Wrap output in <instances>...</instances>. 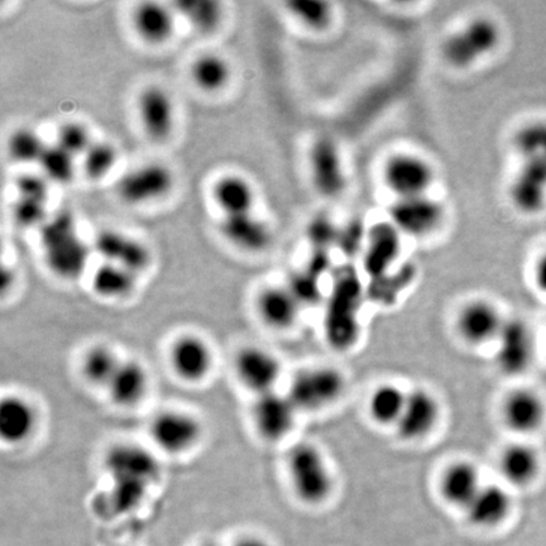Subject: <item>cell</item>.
I'll list each match as a JSON object with an SVG mask.
<instances>
[{"instance_id": "1", "label": "cell", "mask_w": 546, "mask_h": 546, "mask_svg": "<svg viewBox=\"0 0 546 546\" xmlns=\"http://www.w3.org/2000/svg\"><path fill=\"white\" fill-rule=\"evenodd\" d=\"M290 480L295 495L306 505H320L334 490V477L322 450L301 443L290 450L287 458Z\"/></svg>"}, {"instance_id": "2", "label": "cell", "mask_w": 546, "mask_h": 546, "mask_svg": "<svg viewBox=\"0 0 546 546\" xmlns=\"http://www.w3.org/2000/svg\"><path fill=\"white\" fill-rule=\"evenodd\" d=\"M500 40L497 23L491 18L478 17L448 36L440 52L450 67L466 70L495 51Z\"/></svg>"}, {"instance_id": "3", "label": "cell", "mask_w": 546, "mask_h": 546, "mask_svg": "<svg viewBox=\"0 0 546 546\" xmlns=\"http://www.w3.org/2000/svg\"><path fill=\"white\" fill-rule=\"evenodd\" d=\"M108 472L116 482L118 495L136 500L160 474L152 454L134 444H119L107 454Z\"/></svg>"}, {"instance_id": "4", "label": "cell", "mask_w": 546, "mask_h": 546, "mask_svg": "<svg viewBox=\"0 0 546 546\" xmlns=\"http://www.w3.org/2000/svg\"><path fill=\"white\" fill-rule=\"evenodd\" d=\"M346 385V377L337 368L310 367L292 377L287 396L299 411H318L335 404Z\"/></svg>"}, {"instance_id": "5", "label": "cell", "mask_w": 546, "mask_h": 546, "mask_svg": "<svg viewBox=\"0 0 546 546\" xmlns=\"http://www.w3.org/2000/svg\"><path fill=\"white\" fill-rule=\"evenodd\" d=\"M203 424L193 414L182 410H164L152 419V442L162 452L181 455L193 450L203 439Z\"/></svg>"}, {"instance_id": "6", "label": "cell", "mask_w": 546, "mask_h": 546, "mask_svg": "<svg viewBox=\"0 0 546 546\" xmlns=\"http://www.w3.org/2000/svg\"><path fill=\"white\" fill-rule=\"evenodd\" d=\"M434 180L433 166L413 153H397L383 166V181L397 199L428 195Z\"/></svg>"}, {"instance_id": "7", "label": "cell", "mask_w": 546, "mask_h": 546, "mask_svg": "<svg viewBox=\"0 0 546 546\" xmlns=\"http://www.w3.org/2000/svg\"><path fill=\"white\" fill-rule=\"evenodd\" d=\"M174 174L161 162H148L128 171L117 184V193L124 203H151L169 194L174 186Z\"/></svg>"}, {"instance_id": "8", "label": "cell", "mask_w": 546, "mask_h": 546, "mask_svg": "<svg viewBox=\"0 0 546 546\" xmlns=\"http://www.w3.org/2000/svg\"><path fill=\"white\" fill-rule=\"evenodd\" d=\"M444 217L443 204L429 195L397 199L390 208L391 223L397 231L415 238H423L438 231Z\"/></svg>"}, {"instance_id": "9", "label": "cell", "mask_w": 546, "mask_h": 546, "mask_svg": "<svg viewBox=\"0 0 546 546\" xmlns=\"http://www.w3.org/2000/svg\"><path fill=\"white\" fill-rule=\"evenodd\" d=\"M442 407L433 392L416 387L407 392L406 404L395 426L396 433L405 442H418L437 428Z\"/></svg>"}, {"instance_id": "10", "label": "cell", "mask_w": 546, "mask_h": 546, "mask_svg": "<svg viewBox=\"0 0 546 546\" xmlns=\"http://www.w3.org/2000/svg\"><path fill=\"white\" fill-rule=\"evenodd\" d=\"M298 413L290 397L275 390L257 396L252 416L258 434L263 439L280 442L294 430Z\"/></svg>"}, {"instance_id": "11", "label": "cell", "mask_w": 546, "mask_h": 546, "mask_svg": "<svg viewBox=\"0 0 546 546\" xmlns=\"http://www.w3.org/2000/svg\"><path fill=\"white\" fill-rule=\"evenodd\" d=\"M234 370L242 385L258 396L275 391L282 368L279 358L272 352L248 346L242 348L234 358Z\"/></svg>"}, {"instance_id": "12", "label": "cell", "mask_w": 546, "mask_h": 546, "mask_svg": "<svg viewBox=\"0 0 546 546\" xmlns=\"http://www.w3.org/2000/svg\"><path fill=\"white\" fill-rule=\"evenodd\" d=\"M500 311L491 301L474 299L462 306L457 315V332L468 346L480 347L493 342L504 327Z\"/></svg>"}, {"instance_id": "13", "label": "cell", "mask_w": 546, "mask_h": 546, "mask_svg": "<svg viewBox=\"0 0 546 546\" xmlns=\"http://www.w3.org/2000/svg\"><path fill=\"white\" fill-rule=\"evenodd\" d=\"M496 363L506 375L528 370L534 354V340L528 325L520 319L505 320L496 339Z\"/></svg>"}, {"instance_id": "14", "label": "cell", "mask_w": 546, "mask_h": 546, "mask_svg": "<svg viewBox=\"0 0 546 546\" xmlns=\"http://www.w3.org/2000/svg\"><path fill=\"white\" fill-rule=\"evenodd\" d=\"M170 364L181 380L198 383L204 381L212 372L214 354L207 340L196 334H185L172 344Z\"/></svg>"}, {"instance_id": "15", "label": "cell", "mask_w": 546, "mask_h": 546, "mask_svg": "<svg viewBox=\"0 0 546 546\" xmlns=\"http://www.w3.org/2000/svg\"><path fill=\"white\" fill-rule=\"evenodd\" d=\"M143 129L153 141H165L175 126V104L169 91L158 85L142 90L137 102Z\"/></svg>"}, {"instance_id": "16", "label": "cell", "mask_w": 546, "mask_h": 546, "mask_svg": "<svg viewBox=\"0 0 546 546\" xmlns=\"http://www.w3.org/2000/svg\"><path fill=\"white\" fill-rule=\"evenodd\" d=\"M510 198L514 207L524 214H536L546 203V157L524 160L512 182Z\"/></svg>"}, {"instance_id": "17", "label": "cell", "mask_w": 546, "mask_h": 546, "mask_svg": "<svg viewBox=\"0 0 546 546\" xmlns=\"http://www.w3.org/2000/svg\"><path fill=\"white\" fill-rule=\"evenodd\" d=\"M94 248L105 262L127 268L136 275L147 270L152 262L150 249L145 244L121 232H99L95 237Z\"/></svg>"}, {"instance_id": "18", "label": "cell", "mask_w": 546, "mask_h": 546, "mask_svg": "<svg viewBox=\"0 0 546 546\" xmlns=\"http://www.w3.org/2000/svg\"><path fill=\"white\" fill-rule=\"evenodd\" d=\"M311 177L316 190L327 198H337L346 186V171L337 146L328 138L316 141L310 152Z\"/></svg>"}, {"instance_id": "19", "label": "cell", "mask_w": 546, "mask_h": 546, "mask_svg": "<svg viewBox=\"0 0 546 546\" xmlns=\"http://www.w3.org/2000/svg\"><path fill=\"white\" fill-rule=\"evenodd\" d=\"M38 415L35 406L25 397L9 395L0 402V438L4 443H26L35 434Z\"/></svg>"}, {"instance_id": "20", "label": "cell", "mask_w": 546, "mask_h": 546, "mask_svg": "<svg viewBox=\"0 0 546 546\" xmlns=\"http://www.w3.org/2000/svg\"><path fill=\"white\" fill-rule=\"evenodd\" d=\"M502 418L507 428L519 434L538 430L545 419V405L534 391L519 389L507 395L502 404Z\"/></svg>"}, {"instance_id": "21", "label": "cell", "mask_w": 546, "mask_h": 546, "mask_svg": "<svg viewBox=\"0 0 546 546\" xmlns=\"http://www.w3.org/2000/svg\"><path fill=\"white\" fill-rule=\"evenodd\" d=\"M482 486L481 474L476 464L457 461L444 469L439 490L448 504L466 510Z\"/></svg>"}, {"instance_id": "22", "label": "cell", "mask_w": 546, "mask_h": 546, "mask_svg": "<svg viewBox=\"0 0 546 546\" xmlns=\"http://www.w3.org/2000/svg\"><path fill=\"white\" fill-rule=\"evenodd\" d=\"M303 305L289 287L271 286L260 292L257 310L262 322L273 329H289L298 322Z\"/></svg>"}, {"instance_id": "23", "label": "cell", "mask_w": 546, "mask_h": 546, "mask_svg": "<svg viewBox=\"0 0 546 546\" xmlns=\"http://www.w3.org/2000/svg\"><path fill=\"white\" fill-rule=\"evenodd\" d=\"M220 228L229 242L247 252L265 251L272 242L270 228L253 213L224 215Z\"/></svg>"}, {"instance_id": "24", "label": "cell", "mask_w": 546, "mask_h": 546, "mask_svg": "<svg viewBox=\"0 0 546 546\" xmlns=\"http://www.w3.org/2000/svg\"><path fill=\"white\" fill-rule=\"evenodd\" d=\"M511 509V496L505 487L483 485L467 506L466 514L477 528H496L509 517Z\"/></svg>"}, {"instance_id": "25", "label": "cell", "mask_w": 546, "mask_h": 546, "mask_svg": "<svg viewBox=\"0 0 546 546\" xmlns=\"http://www.w3.org/2000/svg\"><path fill=\"white\" fill-rule=\"evenodd\" d=\"M150 377L146 367L138 361H122L107 390L117 406H137L145 399Z\"/></svg>"}, {"instance_id": "26", "label": "cell", "mask_w": 546, "mask_h": 546, "mask_svg": "<svg viewBox=\"0 0 546 546\" xmlns=\"http://www.w3.org/2000/svg\"><path fill=\"white\" fill-rule=\"evenodd\" d=\"M401 233L394 224L377 223L367 231L366 266L373 275L386 271L399 256Z\"/></svg>"}, {"instance_id": "27", "label": "cell", "mask_w": 546, "mask_h": 546, "mask_svg": "<svg viewBox=\"0 0 546 546\" xmlns=\"http://www.w3.org/2000/svg\"><path fill=\"white\" fill-rule=\"evenodd\" d=\"M540 468L539 454L529 444L514 443L502 450L500 471L510 485L524 487L533 482Z\"/></svg>"}, {"instance_id": "28", "label": "cell", "mask_w": 546, "mask_h": 546, "mask_svg": "<svg viewBox=\"0 0 546 546\" xmlns=\"http://www.w3.org/2000/svg\"><path fill=\"white\" fill-rule=\"evenodd\" d=\"M133 26L143 40L160 45L170 40L175 31L174 14L161 3L138 4L133 13Z\"/></svg>"}, {"instance_id": "29", "label": "cell", "mask_w": 546, "mask_h": 546, "mask_svg": "<svg viewBox=\"0 0 546 546\" xmlns=\"http://www.w3.org/2000/svg\"><path fill=\"white\" fill-rule=\"evenodd\" d=\"M46 260L55 275L75 279L88 262V249L76 234L45 246Z\"/></svg>"}, {"instance_id": "30", "label": "cell", "mask_w": 546, "mask_h": 546, "mask_svg": "<svg viewBox=\"0 0 546 546\" xmlns=\"http://www.w3.org/2000/svg\"><path fill=\"white\" fill-rule=\"evenodd\" d=\"M213 198L224 215H238L252 213L256 194L244 177L229 174L215 181Z\"/></svg>"}, {"instance_id": "31", "label": "cell", "mask_w": 546, "mask_h": 546, "mask_svg": "<svg viewBox=\"0 0 546 546\" xmlns=\"http://www.w3.org/2000/svg\"><path fill=\"white\" fill-rule=\"evenodd\" d=\"M136 273L127 268L104 262L97 267L91 277V286L95 294L108 300H121L133 294L137 286Z\"/></svg>"}, {"instance_id": "32", "label": "cell", "mask_w": 546, "mask_h": 546, "mask_svg": "<svg viewBox=\"0 0 546 546\" xmlns=\"http://www.w3.org/2000/svg\"><path fill=\"white\" fill-rule=\"evenodd\" d=\"M407 392L396 383H381L372 391L368 399V414L376 424L396 426L407 399Z\"/></svg>"}, {"instance_id": "33", "label": "cell", "mask_w": 546, "mask_h": 546, "mask_svg": "<svg viewBox=\"0 0 546 546\" xmlns=\"http://www.w3.org/2000/svg\"><path fill=\"white\" fill-rule=\"evenodd\" d=\"M121 363V359L112 351V348L94 346L85 353L81 372L90 385L107 389Z\"/></svg>"}, {"instance_id": "34", "label": "cell", "mask_w": 546, "mask_h": 546, "mask_svg": "<svg viewBox=\"0 0 546 546\" xmlns=\"http://www.w3.org/2000/svg\"><path fill=\"white\" fill-rule=\"evenodd\" d=\"M231 74V66L227 60L213 52L200 55L191 66V78L194 83L209 93L222 90L229 83Z\"/></svg>"}, {"instance_id": "35", "label": "cell", "mask_w": 546, "mask_h": 546, "mask_svg": "<svg viewBox=\"0 0 546 546\" xmlns=\"http://www.w3.org/2000/svg\"><path fill=\"white\" fill-rule=\"evenodd\" d=\"M177 9L200 32H213L222 22V7L214 0H185L177 3Z\"/></svg>"}, {"instance_id": "36", "label": "cell", "mask_w": 546, "mask_h": 546, "mask_svg": "<svg viewBox=\"0 0 546 546\" xmlns=\"http://www.w3.org/2000/svg\"><path fill=\"white\" fill-rule=\"evenodd\" d=\"M47 145L42 137L31 128H19L8 138L9 156L18 164H38Z\"/></svg>"}, {"instance_id": "37", "label": "cell", "mask_w": 546, "mask_h": 546, "mask_svg": "<svg viewBox=\"0 0 546 546\" xmlns=\"http://www.w3.org/2000/svg\"><path fill=\"white\" fill-rule=\"evenodd\" d=\"M118 160V151L112 142L93 141L83 156V170L91 180H99L114 169Z\"/></svg>"}, {"instance_id": "38", "label": "cell", "mask_w": 546, "mask_h": 546, "mask_svg": "<svg viewBox=\"0 0 546 546\" xmlns=\"http://www.w3.org/2000/svg\"><path fill=\"white\" fill-rule=\"evenodd\" d=\"M38 165L41 166L46 179L57 184H66L75 175V157L62 150L56 143L54 146L46 147Z\"/></svg>"}, {"instance_id": "39", "label": "cell", "mask_w": 546, "mask_h": 546, "mask_svg": "<svg viewBox=\"0 0 546 546\" xmlns=\"http://www.w3.org/2000/svg\"><path fill=\"white\" fill-rule=\"evenodd\" d=\"M287 6L291 13L310 30H327L333 21L332 4L323 0H295Z\"/></svg>"}, {"instance_id": "40", "label": "cell", "mask_w": 546, "mask_h": 546, "mask_svg": "<svg viewBox=\"0 0 546 546\" xmlns=\"http://www.w3.org/2000/svg\"><path fill=\"white\" fill-rule=\"evenodd\" d=\"M515 146L522 160L546 157V122L531 123L516 133Z\"/></svg>"}, {"instance_id": "41", "label": "cell", "mask_w": 546, "mask_h": 546, "mask_svg": "<svg viewBox=\"0 0 546 546\" xmlns=\"http://www.w3.org/2000/svg\"><path fill=\"white\" fill-rule=\"evenodd\" d=\"M91 143L93 140L83 123L66 122L57 131L56 145L75 158L83 156Z\"/></svg>"}, {"instance_id": "42", "label": "cell", "mask_w": 546, "mask_h": 546, "mask_svg": "<svg viewBox=\"0 0 546 546\" xmlns=\"http://www.w3.org/2000/svg\"><path fill=\"white\" fill-rule=\"evenodd\" d=\"M340 229L335 227L332 220L327 217H319L310 223L308 236L310 242L315 244L319 251H327L332 244L338 243Z\"/></svg>"}, {"instance_id": "43", "label": "cell", "mask_w": 546, "mask_h": 546, "mask_svg": "<svg viewBox=\"0 0 546 546\" xmlns=\"http://www.w3.org/2000/svg\"><path fill=\"white\" fill-rule=\"evenodd\" d=\"M14 184H16L19 198L45 203L47 196H49V180L45 176L36 174L19 175Z\"/></svg>"}, {"instance_id": "44", "label": "cell", "mask_w": 546, "mask_h": 546, "mask_svg": "<svg viewBox=\"0 0 546 546\" xmlns=\"http://www.w3.org/2000/svg\"><path fill=\"white\" fill-rule=\"evenodd\" d=\"M287 287H289L301 305L313 303L314 299L319 296V285L316 282V275L310 271L292 275Z\"/></svg>"}, {"instance_id": "45", "label": "cell", "mask_w": 546, "mask_h": 546, "mask_svg": "<svg viewBox=\"0 0 546 546\" xmlns=\"http://www.w3.org/2000/svg\"><path fill=\"white\" fill-rule=\"evenodd\" d=\"M45 203L42 201L19 198L13 207V215L22 225H35L41 223L45 217Z\"/></svg>"}, {"instance_id": "46", "label": "cell", "mask_w": 546, "mask_h": 546, "mask_svg": "<svg viewBox=\"0 0 546 546\" xmlns=\"http://www.w3.org/2000/svg\"><path fill=\"white\" fill-rule=\"evenodd\" d=\"M364 239V229L361 222H351L346 228L340 229L338 243L339 246L356 252L362 246Z\"/></svg>"}, {"instance_id": "47", "label": "cell", "mask_w": 546, "mask_h": 546, "mask_svg": "<svg viewBox=\"0 0 546 546\" xmlns=\"http://www.w3.org/2000/svg\"><path fill=\"white\" fill-rule=\"evenodd\" d=\"M535 280L539 289L546 292V252L540 258L538 265H536Z\"/></svg>"}, {"instance_id": "48", "label": "cell", "mask_w": 546, "mask_h": 546, "mask_svg": "<svg viewBox=\"0 0 546 546\" xmlns=\"http://www.w3.org/2000/svg\"><path fill=\"white\" fill-rule=\"evenodd\" d=\"M234 546H270L260 538H253V536H248V538H243L237 541Z\"/></svg>"}, {"instance_id": "49", "label": "cell", "mask_w": 546, "mask_h": 546, "mask_svg": "<svg viewBox=\"0 0 546 546\" xmlns=\"http://www.w3.org/2000/svg\"><path fill=\"white\" fill-rule=\"evenodd\" d=\"M203 546H219V545H217V544H205Z\"/></svg>"}]
</instances>
